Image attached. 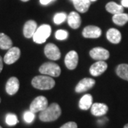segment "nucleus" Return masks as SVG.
Here are the masks:
<instances>
[{"label": "nucleus", "mask_w": 128, "mask_h": 128, "mask_svg": "<svg viewBox=\"0 0 128 128\" xmlns=\"http://www.w3.org/2000/svg\"><path fill=\"white\" fill-rule=\"evenodd\" d=\"M61 114V109L58 104L52 103L39 114V119L43 122H52L58 119Z\"/></svg>", "instance_id": "1"}, {"label": "nucleus", "mask_w": 128, "mask_h": 128, "mask_svg": "<svg viewBox=\"0 0 128 128\" xmlns=\"http://www.w3.org/2000/svg\"><path fill=\"white\" fill-rule=\"evenodd\" d=\"M32 84L33 87L38 90H50L54 87L55 80L50 76L43 75L38 76L32 79Z\"/></svg>", "instance_id": "2"}, {"label": "nucleus", "mask_w": 128, "mask_h": 128, "mask_svg": "<svg viewBox=\"0 0 128 128\" xmlns=\"http://www.w3.org/2000/svg\"><path fill=\"white\" fill-rule=\"evenodd\" d=\"M51 34V28L48 24H43L37 28L34 35L33 36V40L36 44H43L46 42V39L50 36Z\"/></svg>", "instance_id": "3"}, {"label": "nucleus", "mask_w": 128, "mask_h": 128, "mask_svg": "<svg viewBox=\"0 0 128 128\" xmlns=\"http://www.w3.org/2000/svg\"><path fill=\"white\" fill-rule=\"evenodd\" d=\"M39 72L50 77H58L60 74V68L58 64L53 62H46L39 68Z\"/></svg>", "instance_id": "4"}, {"label": "nucleus", "mask_w": 128, "mask_h": 128, "mask_svg": "<svg viewBox=\"0 0 128 128\" xmlns=\"http://www.w3.org/2000/svg\"><path fill=\"white\" fill-rule=\"evenodd\" d=\"M48 107V100L44 96H38L32 101L30 105V110L34 113L41 112Z\"/></svg>", "instance_id": "5"}, {"label": "nucleus", "mask_w": 128, "mask_h": 128, "mask_svg": "<svg viewBox=\"0 0 128 128\" xmlns=\"http://www.w3.org/2000/svg\"><path fill=\"white\" fill-rule=\"evenodd\" d=\"M90 56L94 60H103L108 59L110 57V53L105 48H103L102 47H96L92 48L90 51Z\"/></svg>", "instance_id": "6"}, {"label": "nucleus", "mask_w": 128, "mask_h": 128, "mask_svg": "<svg viewBox=\"0 0 128 128\" xmlns=\"http://www.w3.org/2000/svg\"><path fill=\"white\" fill-rule=\"evenodd\" d=\"M44 54L48 58L52 60H57L60 58V51L59 48L54 44H48L45 46Z\"/></svg>", "instance_id": "7"}, {"label": "nucleus", "mask_w": 128, "mask_h": 128, "mask_svg": "<svg viewBox=\"0 0 128 128\" xmlns=\"http://www.w3.org/2000/svg\"><path fill=\"white\" fill-rule=\"evenodd\" d=\"M21 50L18 47H12L9 48L4 57V61L6 64H13L19 58Z\"/></svg>", "instance_id": "8"}, {"label": "nucleus", "mask_w": 128, "mask_h": 128, "mask_svg": "<svg viewBox=\"0 0 128 128\" xmlns=\"http://www.w3.org/2000/svg\"><path fill=\"white\" fill-rule=\"evenodd\" d=\"M78 62V55L76 51L70 50L65 57L66 66L70 70H73L77 67Z\"/></svg>", "instance_id": "9"}, {"label": "nucleus", "mask_w": 128, "mask_h": 128, "mask_svg": "<svg viewBox=\"0 0 128 128\" xmlns=\"http://www.w3.org/2000/svg\"><path fill=\"white\" fill-rule=\"evenodd\" d=\"M96 84V81L92 78H83L80 82H78L75 88V90L78 93L83 92L88 90Z\"/></svg>", "instance_id": "10"}, {"label": "nucleus", "mask_w": 128, "mask_h": 128, "mask_svg": "<svg viewBox=\"0 0 128 128\" xmlns=\"http://www.w3.org/2000/svg\"><path fill=\"white\" fill-rule=\"evenodd\" d=\"M102 31L96 26H88L82 30V36L87 38H97L100 36Z\"/></svg>", "instance_id": "11"}, {"label": "nucleus", "mask_w": 128, "mask_h": 128, "mask_svg": "<svg viewBox=\"0 0 128 128\" xmlns=\"http://www.w3.org/2000/svg\"><path fill=\"white\" fill-rule=\"evenodd\" d=\"M108 68V64L103 60H99L93 64L90 68V73L92 76H99Z\"/></svg>", "instance_id": "12"}, {"label": "nucleus", "mask_w": 128, "mask_h": 128, "mask_svg": "<svg viewBox=\"0 0 128 128\" xmlns=\"http://www.w3.org/2000/svg\"><path fill=\"white\" fill-rule=\"evenodd\" d=\"M19 89V81L16 77H11L6 84V92L9 96H14Z\"/></svg>", "instance_id": "13"}, {"label": "nucleus", "mask_w": 128, "mask_h": 128, "mask_svg": "<svg viewBox=\"0 0 128 128\" xmlns=\"http://www.w3.org/2000/svg\"><path fill=\"white\" fill-rule=\"evenodd\" d=\"M37 28H38L37 24L35 21H34V20L27 21L24 26V36L27 38H32L36 31Z\"/></svg>", "instance_id": "14"}, {"label": "nucleus", "mask_w": 128, "mask_h": 128, "mask_svg": "<svg viewBox=\"0 0 128 128\" xmlns=\"http://www.w3.org/2000/svg\"><path fill=\"white\" fill-rule=\"evenodd\" d=\"M91 113L94 116L100 117L105 114L108 111V105L104 103H100V102H96L92 104L90 108Z\"/></svg>", "instance_id": "15"}, {"label": "nucleus", "mask_w": 128, "mask_h": 128, "mask_svg": "<svg viewBox=\"0 0 128 128\" xmlns=\"http://www.w3.org/2000/svg\"><path fill=\"white\" fill-rule=\"evenodd\" d=\"M68 25L74 29L80 27L81 24V18L78 13L76 12H72L68 16Z\"/></svg>", "instance_id": "16"}, {"label": "nucleus", "mask_w": 128, "mask_h": 128, "mask_svg": "<svg viewBox=\"0 0 128 128\" xmlns=\"http://www.w3.org/2000/svg\"><path fill=\"white\" fill-rule=\"evenodd\" d=\"M106 36L108 41L114 44H118L121 41V33L114 28H111L107 32Z\"/></svg>", "instance_id": "17"}, {"label": "nucleus", "mask_w": 128, "mask_h": 128, "mask_svg": "<svg viewBox=\"0 0 128 128\" xmlns=\"http://www.w3.org/2000/svg\"><path fill=\"white\" fill-rule=\"evenodd\" d=\"M72 2L76 9L80 13H86L90 6L89 0H73Z\"/></svg>", "instance_id": "18"}, {"label": "nucleus", "mask_w": 128, "mask_h": 128, "mask_svg": "<svg viewBox=\"0 0 128 128\" xmlns=\"http://www.w3.org/2000/svg\"><path fill=\"white\" fill-rule=\"evenodd\" d=\"M92 105V97L90 94H86L79 101V108L83 110H87Z\"/></svg>", "instance_id": "19"}, {"label": "nucleus", "mask_w": 128, "mask_h": 128, "mask_svg": "<svg viewBox=\"0 0 128 128\" xmlns=\"http://www.w3.org/2000/svg\"><path fill=\"white\" fill-rule=\"evenodd\" d=\"M105 9L109 13L112 14L113 15L123 13L124 11V7L122 5L118 4L114 2H110L108 3L105 6Z\"/></svg>", "instance_id": "20"}, {"label": "nucleus", "mask_w": 128, "mask_h": 128, "mask_svg": "<svg viewBox=\"0 0 128 128\" xmlns=\"http://www.w3.org/2000/svg\"><path fill=\"white\" fill-rule=\"evenodd\" d=\"M12 47V41L7 35L0 33V48L3 50H9Z\"/></svg>", "instance_id": "21"}, {"label": "nucleus", "mask_w": 128, "mask_h": 128, "mask_svg": "<svg viewBox=\"0 0 128 128\" xmlns=\"http://www.w3.org/2000/svg\"><path fill=\"white\" fill-rule=\"evenodd\" d=\"M116 73L120 78L128 81V64H120L116 68Z\"/></svg>", "instance_id": "22"}, {"label": "nucleus", "mask_w": 128, "mask_h": 128, "mask_svg": "<svg viewBox=\"0 0 128 128\" xmlns=\"http://www.w3.org/2000/svg\"><path fill=\"white\" fill-rule=\"evenodd\" d=\"M112 22L118 26H124L127 22H128V14L125 13H120L113 15Z\"/></svg>", "instance_id": "23"}, {"label": "nucleus", "mask_w": 128, "mask_h": 128, "mask_svg": "<svg viewBox=\"0 0 128 128\" xmlns=\"http://www.w3.org/2000/svg\"><path fill=\"white\" fill-rule=\"evenodd\" d=\"M6 123L9 126H13L15 125L18 122L17 116L16 114H12V113H9L6 116Z\"/></svg>", "instance_id": "24"}, {"label": "nucleus", "mask_w": 128, "mask_h": 128, "mask_svg": "<svg viewBox=\"0 0 128 128\" xmlns=\"http://www.w3.org/2000/svg\"><path fill=\"white\" fill-rule=\"evenodd\" d=\"M66 18H67V14L64 12H60L55 14L54 17V22L56 24L59 25L60 24L64 23L66 20Z\"/></svg>", "instance_id": "25"}, {"label": "nucleus", "mask_w": 128, "mask_h": 128, "mask_svg": "<svg viewBox=\"0 0 128 128\" xmlns=\"http://www.w3.org/2000/svg\"><path fill=\"white\" fill-rule=\"evenodd\" d=\"M34 118H35V114L31 110L26 111L24 114V120L27 123H32L34 120Z\"/></svg>", "instance_id": "26"}, {"label": "nucleus", "mask_w": 128, "mask_h": 128, "mask_svg": "<svg viewBox=\"0 0 128 128\" xmlns=\"http://www.w3.org/2000/svg\"><path fill=\"white\" fill-rule=\"evenodd\" d=\"M55 36L58 40H65L68 37V32L66 30L60 29L55 33Z\"/></svg>", "instance_id": "27"}, {"label": "nucleus", "mask_w": 128, "mask_h": 128, "mask_svg": "<svg viewBox=\"0 0 128 128\" xmlns=\"http://www.w3.org/2000/svg\"><path fill=\"white\" fill-rule=\"evenodd\" d=\"M60 128H78V125L74 122H68L67 123L64 124Z\"/></svg>", "instance_id": "28"}, {"label": "nucleus", "mask_w": 128, "mask_h": 128, "mask_svg": "<svg viewBox=\"0 0 128 128\" xmlns=\"http://www.w3.org/2000/svg\"><path fill=\"white\" fill-rule=\"evenodd\" d=\"M53 1H54V0H40V3L42 5H47L50 4Z\"/></svg>", "instance_id": "29"}, {"label": "nucleus", "mask_w": 128, "mask_h": 128, "mask_svg": "<svg viewBox=\"0 0 128 128\" xmlns=\"http://www.w3.org/2000/svg\"><path fill=\"white\" fill-rule=\"evenodd\" d=\"M121 5L123 7L128 8V0H121Z\"/></svg>", "instance_id": "30"}, {"label": "nucleus", "mask_w": 128, "mask_h": 128, "mask_svg": "<svg viewBox=\"0 0 128 128\" xmlns=\"http://www.w3.org/2000/svg\"><path fill=\"white\" fill-rule=\"evenodd\" d=\"M2 69H3V59L2 56H0V73L2 72Z\"/></svg>", "instance_id": "31"}, {"label": "nucleus", "mask_w": 128, "mask_h": 128, "mask_svg": "<svg viewBox=\"0 0 128 128\" xmlns=\"http://www.w3.org/2000/svg\"><path fill=\"white\" fill-rule=\"evenodd\" d=\"M124 128H128V124H125V125H124Z\"/></svg>", "instance_id": "32"}, {"label": "nucleus", "mask_w": 128, "mask_h": 128, "mask_svg": "<svg viewBox=\"0 0 128 128\" xmlns=\"http://www.w3.org/2000/svg\"><path fill=\"white\" fill-rule=\"evenodd\" d=\"M21 1H22V2H28V1H29V0H21Z\"/></svg>", "instance_id": "33"}, {"label": "nucleus", "mask_w": 128, "mask_h": 128, "mask_svg": "<svg viewBox=\"0 0 128 128\" xmlns=\"http://www.w3.org/2000/svg\"><path fill=\"white\" fill-rule=\"evenodd\" d=\"M90 2H96V1H97V0H89Z\"/></svg>", "instance_id": "34"}, {"label": "nucleus", "mask_w": 128, "mask_h": 128, "mask_svg": "<svg viewBox=\"0 0 128 128\" xmlns=\"http://www.w3.org/2000/svg\"><path fill=\"white\" fill-rule=\"evenodd\" d=\"M0 102H1V98H0Z\"/></svg>", "instance_id": "35"}, {"label": "nucleus", "mask_w": 128, "mask_h": 128, "mask_svg": "<svg viewBox=\"0 0 128 128\" xmlns=\"http://www.w3.org/2000/svg\"><path fill=\"white\" fill-rule=\"evenodd\" d=\"M0 128H2V127H1V126H0Z\"/></svg>", "instance_id": "36"}, {"label": "nucleus", "mask_w": 128, "mask_h": 128, "mask_svg": "<svg viewBox=\"0 0 128 128\" xmlns=\"http://www.w3.org/2000/svg\"><path fill=\"white\" fill-rule=\"evenodd\" d=\"M71 1H73V0H71Z\"/></svg>", "instance_id": "37"}]
</instances>
